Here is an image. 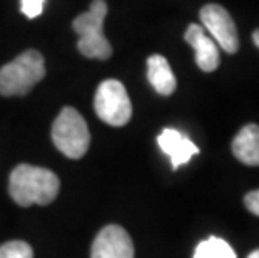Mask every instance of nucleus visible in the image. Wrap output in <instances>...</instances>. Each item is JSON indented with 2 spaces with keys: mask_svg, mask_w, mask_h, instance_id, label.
<instances>
[{
  "mask_svg": "<svg viewBox=\"0 0 259 258\" xmlns=\"http://www.w3.org/2000/svg\"><path fill=\"white\" fill-rule=\"evenodd\" d=\"M107 15L106 0H92L87 12L80 14L72 22V29L79 35L77 49L89 59L106 60L112 56V47L104 35V20Z\"/></svg>",
  "mask_w": 259,
  "mask_h": 258,
  "instance_id": "f03ea898",
  "label": "nucleus"
},
{
  "mask_svg": "<svg viewBox=\"0 0 259 258\" xmlns=\"http://www.w3.org/2000/svg\"><path fill=\"white\" fill-rule=\"evenodd\" d=\"M91 258H134V245L119 225L104 227L92 243Z\"/></svg>",
  "mask_w": 259,
  "mask_h": 258,
  "instance_id": "0eeeda50",
  "label": "nucleus"
},
{
  "mask_svg": "<svg viewBox=\"0 0 259 258\" xmlns=\"http://www.w3.org/2000/svg\"><path fill=\"white\" fill-rule=\"evenodd\" d=\"M233 153L247 166H259V126H244L233 141Z\"/></svg>",
  "mask_w": 259,
  "mask_h": 258,
  "instance_id": "9d476101",
  "label": "nucleus"
},
{
  "mask_svg": "<svg viewBox=\"0 0 259 258\" xmlns=\"http://www.w3.org/2000/svg\"><path fill=\"white\" fill-rule=\"evenodd\" d=\"M44 2L46 0H20V10L25 17L29 19H35L42 14L44 9Z\"/></svg>",
  "mask_w": 259,
  "mask_h": 258,
  "instance_id": "4468645a",
  "label": "nucleus"
},
{
  "mask_svg": "<svg viewBox=\"0 0 259 258\" xmlns=\"http://www.w3.org/2000/svg\"><path fill=\"white\" fill-rule=\"evenodd\" d=\"M52 141L57 150L67 158H82L91 144V134L85 119L74 107H64L54 121Z\"/></svg>",
  "mask_w": 259,
  "mask_h": 258,
  "instance_id": "20e7f679",
  "label": "nucleus"
},
{
  "mask_svg": "<svg viewBox=\"0 0 259 258\" xmlns=\"http://www.w3.org/2000/svg\"><path fill=\"white\" fill-rule=\"evenodd\" d=\"M60 181L51 169L32 166V164H19L10 173L9 195L20 206L49 205L57 198Z\"/></svg>",
  "mask_w": 259,
  "mask_h": 258,
  "instance_id": "f257e3e1",
  "label": "nucleus"
},
{
  "mask_svg": "<svg viewBox=\"0 0 259 258\" xmlns=\"http://www.w3.org/2000/svg\"><path fill=\"white\" fill-rule=\"evenodd\" d=\"M184 39L196 52V64L204 72H212L218 69L219 62V47L211 37L206 34V29L197 24H191L187 27Z\"/></svg>",
  "mask_w": 259,
  "mask_h": 258,
  "instance_id": "6e6552de",
  "label": "nucleus"
},
{
  "mask_svg": "<svg viewBox=\"0 0 259 258\" xmlns=\"http://www.w3.org/2000/svg\"><path fill=\"white\" fill-rule=\"evenodd\" d=\"M252 42H254L256 46L259 47V29H257V30H254V34H252Z\"/></svg>",
  "mask_w": 259,
  "mask_h": 258,
  "instance_id": "dca6fc26",
  "label": "nucleus"
},
{
  "mask_svg": "<svg viewBox=\"0 0 259 258\" xmlns=\"http://www.w3.org/2000/svg\"><path fill=\"white\" fill-rule=\"evenodd\" d=\"M147 79L154 87V91L159 92L162 96H170L176 91V76L170 69L166 57L159 56H151L147 59Z\"/></svg>",
  "mask_w": 259,
  "mask_h": 258,
  "instance_id": "9b49d317",
  "label": "nucleus"
},
{
  "mask_svg": "<svg viewBox=\"0 0 259 258\" xmlns=\"http://www.w3.org/2000/svg\"><path fill=\"white\" fill-rule=\"evenodd\" d=\"M0 258H34V251L29 243L14 240L0 246Z\"/></svg>",
  "mask_w": 259,
  "mask_h": 258,
  "instance_id": "ddd939ff",
  "label": "nucleus"
},
{
  "mask_svg": "<svg viewBox=\"0 0 259 258\" xmlns=\"http://www.w3.org/2000/svg\"><path fill=\"white\" fill-rule=\"evenodd\" d=\"M247 258H259V250H256V251H252V253L247 256Z\"/></svg>",
  "mask_w": 259,
  "mask_h": 258,
  "instance_id": "f3484780",
  "label": "nucleus"
},
{
  "mask_svg": "<svg viewBox=\"0 0 259 258\" xmlns=\"http://www.w3.org/2000/svg\"><path fill=\"white\" fill-rule=\"evenodd\" d=\"M46 76V62L38 51H25L0 69V94L25 96Z\"/></svg>",
  "mask_w": 259,
  "mask_h": 258,
  "instance_id": "7ed1b4c3",
  "label": "nucleus"
},
{
  "mask_svg": "<svg viewBox=\"0 0 259 258\" xmlns=\"http://www.w3.org/2000/svg\"><path fill=\"white\" fill-rule=\"evenodd\" d=\"M202 25L214 37V42L228 54H234L239 47V37L233 17L224 7L218 4H207L201 9Z\"/></svg>",
  "mask_w": 259,
  "mask_h": 258,
  "instance_id": "423d86ee",
  "label": "nucleus"
},
{
  "mask_svg": "<svg viewBox=\"0 0 259 258\" xmlns=\"http://www.w3.org/2000/svg\"><path fill=\"white\" fill-rule=\"evenodd\" d=\"M194 258H236V253L228 241L218 237H211L197 245Z\"/></svg>",
  "mask_w": 259,
  "mask_h": 258,
  "instance_id": "f8f14e48",
  "label": "nucleus"
},
{
  "mask_svg": "<svg viewBox=\"0 0 259 258\" xmlns=\"http://www.w3.org/2000/svg\"><path fill=\"white\" fill-rule=\"evenodd\" d=\"M157 142L162 153H166L170 158L172 169H178L183 164L189 163V159L199 153V148L178 129H170V128L164 129L157 136Z\"/></svg>",
  "mask_w": 259,
  "mask_h": 258,
  "instance_id": "1a4fd4ad",
  "label": "nucleus"
},
{
  "mask_svg": "<svg viewBox=\"0 0 259 258\" xmlns=\"http://www.w3.org/2000/svg\"><path fill=\"white\" fill-rule=\"evenodd\" d=\"M244 205L251 213H254L256 216H259V190L251 191V193L246 195L244 198Z\"/></svg>",
  "mask_w": 259,
  "mask_h": 258,
  "instance_id": "2eb2a0df",
  "label": "nucleus"
},
{
  "mask_svg": "<svg viewBox=\"0 0 259 258\" xmlns=\"http://www.w3.org/2000/svg\"><path fill=\"white\" fill-rule=\"evenodd\" d=\"M94 107L104 123L115 126V128L127 124L132 116V104L127 91L122 82L115 79L101 82L96 92V99H94Z\"/></svg>",
  "mask_w": 259,
  "mask_h": 258,
  "instance_id": "39448f33",
  "label": "nucleus"
}]
</instances>
